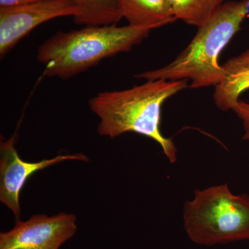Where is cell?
<instances>
[{"mask_svg": "<svg viewBox=\"0 0 249 249\" xmlns=\"http://www.w3.org/2000/svg\"><path fill=\"white\" fill-rule=\"evenodd\" d=\"M224 76L215 86L214 103L223 111L232 109L244 91L249 89V49L229 59L224 65Z\"/></svg>", "mask_w": 249, "mask_h": 249, "instance_id": "8", "label": "cell"}, {"mask_svg": "<svg viewBox=\"0 0 249 249\" xmlns=\"http://www.w3.org/2000/svg\"><path fill=\"white\" fill-rule=\"evenodd\" d=\"M79 9L73 0H43L0 7V56L3 58L33 29L51 19L76 18Z\"/></svg>", "mask_w": 249, "mask_h": 249, "instance_id": "5", "label": "cell"}, {"mask_svg": "<svg viewBox=\"0 0 249 249\" xmlns=\"http://www.w3.org/2000/svg\"><path fill=\"white\" fill-rule=\"evenodd\" d=\"M73 214H36L0 234V249H59L77 230Z\"/></svg>", "mask_w": 249, "mask_h": 249, "instance_id": "6", "label": "cell"}, {"mask_svg": "<svg viewBox=\"0 0 249 249\" xmlns=\"http://www.w3.org/2000/svg\"><path fill=\"white\" fill-rule=\"evenodd\" d=\"M232 110L235 111V114L242 121L245 130L243 139L249 142V103L239 101Z\"/></svg>", "mask_w": 249, "mask_h": 249, "instance_id": "12", "label": "cell"}, {"mask_svg": "<svg viewBox=\"0 0 249 249\" xmlns=\"http://www.w3.org/2000/svg\"><path fill=\"white\" fill-rule=\"evenodd\" d=\"M247 0L223 4L198 28L193 40L168 65L137 75L146 80H191V88L217 86L224 76L219 58L223 49L240 30L249 12Z\"/></svg>", "mask_w": 249, "mask_h": 249, "instance_id": "2", "label": "cell"}, {"mask_svg": "<svg viewBox=\"0 0 249 249\" xmlns=\"http://www.w3.org/2000/svg\"><path fill=\"white\" fill-rule=\"evenodd\" d=\"M79 9L75 22L81 25L116 24L122 19L116 0H73Z\"/></svg>", "mask_w": 249, "mask_h": 249, "instance_id": "10", "label": "cell"}, {"mask_svg": "<svg viewBox=\"0 0 249 249\" xmlns=\"http://www.w3.org/2000/svg\"><path fill=\"white\" fill-rule=\"evenodd\" d=\"M122 17L140 29H157L177 21L169 0H116Z\"/></svg>", "mask_w": 249, "mask_h": 249, "instance_id": "9", "label": "cell"}, {"mask_svg": "<svg viewBox=\"0 0 249 249\" xmlns=\"http://www.w3.org/2000/svg\"><path fill=\"white\" fill-rule=\"evenodd\" d=\"M130 25L86 26L59 31L44 42L37 60L45 65L43 76L68 79L98 65L103 59L129 52L150 34Z\"/></svg>", "mask_w": 249, "mask_h": 249, "instance_id": "3", "label": "cell"}, {"mask_svg": "<svg viewBox=\"0 0 249 249\" xmlns=\"http://www.w3.org/2000/svg\"><path fill=\"white\" fill-rule=\"evenodd\" d=\"M18 134L0 144V201L12 211L16 219L21 216L19 196L29 177L39 170L69 160L88 161L89 159L82 154L61 155L39 162L22 160L15 147Z\"/></svg>", "mask_w": 249, "mask_h": 249, "instance_id": "7", "label": "cell"}, {"mask_svg": "<svg viewBox=\"0 0 249 249\" xmlns=\"http://www.w3.org/2000/svg\"><path fill=\"white\" fill-rule=\"evenodd\" d=\"M187 87L186 80H147L130 89L98 93L89 103L100 120L98 133L110 139L127 132L145 136L161 147L170 163H175L178 148L160 132V112L168 98Z\"/></svg>", "mask_w": 249, "mask_h": 249, "instance_id": "1", "label": "cell"}, {"mask_svg": "<svg viewBox=\"0 0 249 249\" xmlns=\"http://www.w3.org/2000/svg\"><path fill=\"white\" fill-rule=\"evenodd\" d=\"M187 235L211 247L249 240V196L234 195L227 183L196 190L183 209Z\"/></svg>", "mask_w": 249, "mask_h": 249, "instance_id": "4", "label": "cell"}, {"mask_svg": "<svg viewBox=\"0 0 249 249\" xmlns=\"http://www.w3.org/2000/svg\"><path fill=\"white\" fill-rule=\"evenodd\" d=\"M177 20L199 28L205 24L225 0H169Z\"/></svg>", "mask_w": 249, "mask_h": 249, "instance_id": "11", "label": "cell"}, {"mask_svg": "<svg viewBox=\"0 0 249 249\" xmlns=\"http://www.w3.org/2000/svg\"><path fill=\"white\" fill-rule=\"evenodd\" d=\"M247 4H248V6L249 8V0H247Z\"/></svg>", "mask_w": 249, "mask_h": 249, "instance_id": "14", "label": "cell"}, {"mask_svg": "<svg viewBox=\"0 0 249 249\" xmlns=\"http://www.w3.org/2000/svg\"><path fill=\"white\" fill-rule=\"evenodd\" d=\"M43 0H0V7H10L19 5L30 4Z\"/></svg>", "mask_w": 249, "mask_h": 249, "instance_id": "13", "label": "cell"}]
</instances>
